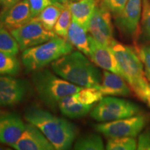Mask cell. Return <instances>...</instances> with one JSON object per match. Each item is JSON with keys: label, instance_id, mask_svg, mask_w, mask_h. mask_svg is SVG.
Instances as JSON below:
<instances>
[{"label": "cell", "instance_id": "obj_1", "mask_svg": "<svg viewBox=\"0 0 150 150\" xmlns=\"http://www.w3.org/2000/svg\"><path fill=\"white\" fill-rule=\"evenodd\" d=\"M24 117L27 122L36 127L56 150L70 149L76 139L78 131L73 124L52 115L39 106L28 107Z\"/></svg>", "mask_w": 150, "mask_h": 150}, {"label": "cell", "instance_id": "obj_2", "mask_svg": "<svg viewBox=\"0 0 150 150\" xmlns=\"http://www.w3.org/2000/svg\"><path fill=\"white\" fill-rule=\"evenodd\" d=\"M56 74L83 88H98L102 81L100 71L81 52H71L52 63Z\"/></svg>", "mask_w": 150, "mask_h": 150}, {"label": "cell", "instance_id": "obj_3", "mask_svg": "<svg viewBox=\"0 0 150 150\" xmlns=\"http://www.w3.org/2000/svg\"><path fill=\"white\" fill-rule=\"evenodd\" d=\"M110 47L121 68L124 79L137 97L142 101L149 83L138 52L131 47L122 44L115 40L112 42Z\"/></svg>", "mask_w": 150, "mask_h": 150}, {"label": "cell", "instance_id": "obj_4", "mask_svg": "<svg viewBox=\"0 0 150 150\" xmlns=\"http://www.w3.org/2000/svg\"><path fill=\"white\" fill-rule=\"evenodd\" d=\"M31 78L38 96L44 104L51 108L56 107L62 99L83 88L46 69L33 72Z\"/></svg>", "mask_w": 150, "mask_h": 150}, {"label": "cell", "instance_id": "obj_5", "mask_svg": "<svg viewBox=\"0 0 150 150\" xmlns=\"http://www.w3.org/2000/svg\"><path fill=\"white\" fill-rule=\"evenodd\" d=\"M72 50L73 46L66 39L56 36L24 50L21 57L22 63L27 72H33L42 70Z\"/></svg>", "mask_w": 150, "mask_h": 150}, {"label": "cell", "instance_id": "obj_6", "mask_svg": "<svg viewBox=\"0 0 150 150\" xmlns=\"http://www.w3.org/2000/svg\"><path fill=\"white\" fill-rule=\"evenodd\" d=\"M139 112V106L134 102L117 97H106L93 108L91 117L99 122H104L132 117Z\"/></svg>", "mask_w": 150, "mask_h": 150}, {"label": "cell", "instance_id": "obj_7", "mask_svg": "<svg viewBox=\"0 0 150 150\" xmlns=\"http://www.w3.org/2000/svg\"><path fill=\"white\" fill-rule=\"evenodd\" d=\"M147 119L143 115H136L117 120L104 122L95 125V129L106 138L136 137L145 128Z\"/></svg>", "mask_w": 150, "mask_h": 150}, {"label": "cell", "instance_id": "obj_8", "mask_svg": "<svg viewBox=\"0 0 150 150\" xmlns=\"http://www.w3.org/2000/svg\"><path fill=\"white\" fill-rule=\"evenodd\" d=\"M10 32L22 52L58 36L54 31L47 30L36 18H32L27 23L11 30Z\"/></svg>", "mask_w": 150, "mask_h": 150}, {"label": "cell", "instance_id": "obj_9", "mask_svg": "<svg viewBox=\"0 0 150 150\" xmlns=\"http://www.w3.org/2000/svg\"><path fill=\"white\" fill-rule=\"evenodd\" d=\"M88 31L97 42L110 47L115 40L111 13L102 6H96L90 21Z\"/></svg>", "mask_w": 150, "mask_h": 150}, {"label": "cell", "instance_id": "obj_10", "mask_svg": "<svg viewBox=\"0 0 150 150\" xmlns=\"http://www.w3.org/2000/svg\"><path fill=\"white\" fill-rule=\"evenodd\" d=\"M27 93V83L12 75H0V106H13L21 103Z\"/></svg>", "mask_w": 150, "mask_h": 150}, {"label": "cell", "instance_id": "obj_11", "mask_svg": "<svg viewBox=\"0 0 150 150\" xmlns=\"http://www.w3.org/2000/svg\"><path fill=\"white\" fill-rule=\"evenodd\" d=\"M88 40L90 45L88 56L91 61L101 68L120 75L124 78L121 68L110 47L97 42L91 35H88Z\"/></svg>", "mask_w": 150, "mask_h": 150}, {"label": "cell", "instance_id": "obj_12", "mask_svg": "<svg viewBox=\"0 0 150 150\" xmlns=\"http://www.w3.org/2000/svg\"><path fill=\"white\" fill-rule=\"evenodd\" d=\"M16 150H54L55 148L41 131L32 124L25 125L22 136L11 146Z\"/></svg>", "mask_w": 150, "mask_h": 150}, {"label": "cell", "instance_id": "obj_13", "mask_svg": "<svg viewBox=\"0 0 150 150\" xmlns=\"http://www.w3.org/2000/svg\"><path fill=\"white\" fill-rule=\"evenodd\" d=\"M142 0H128L122 13L116 17L117 27L125 35L136 37L141 16Z\"/></svg>", "mask_w": 150, "mask_h": 150}, {"label": "cell", "instance_id": "obj_14", "mask_svg": "<svg viewBox=\"0 0 150 150\" xmlns=\"http://www.w3.org/2000/svg\"><path fill=\"white\" fill-rule=\"evenodd\" d=\"M32 18L29 1L21 0L8 10L1 13L0 27L11 31L22 27Z\"/></svg>", "mask_w": 150, "mask_h": 150}, {"label": "cell", "instance_id": "obj_15", "mask_svg": "<svg viewBox=\"0 0 150 150\" xmlns=\"http://www.w3.org/2000/svg\"><path fill=\"white\" fill-rule=\"evenodd\" d=\"M24 129L25 124L20 116L6 112L0 117V143L13 145L22 136Z\"/></svg>", "mask_w": 150, "mask_h": 150}, {"label": "cell", "instance_id": "obj_16", "mask_svg": "<svg viewBox=\"0 0 150 150\" xmlns=\"http://www.w3.org/2000/svg\"><path fill=\"white\" fill-rule=\"evenodd\" d=\"M98 89L103 95L129 96L131 94L130 86L120 75L108 71H104L101 85Z\"/></svg>", "mask_w": 150, "mask_h": 150}, {"label": "cell", "instance_id": "obj_17", "mask_svg": "<svg viewBox=\"0 0 150 150\" xmlns=\"http://www.w3.org/2000/svg\"><path fill=\"white\" fill-rule=\"evenodd\" d=\"M72 13V20L88 31L91 19L97 6L95 0H78L65 3Z\"/></svg>", "mask_w": 150, "mask_h": 150}, {"label": "cell", "instance_id": "obj_18", "mask_svg": "<svg viewBox=\"0 0 150 150\" xmlns=\"http://www.w3.org/2000/svg\"><path fill=\"white\" fill-rule=\"evenodd\" d=\"M87 32L88 31L83 27L72 20L68 29L67 40L79 51L86 56H88L90 45Z\"/></svg>", "mask_w": 150, "mask_h": 150}, {"label": "cell", "instance_id": "obj_19", "mask_svg": "<svg viewBox=\"0 0 150 150\" xmlns=\"http://www.w3.org/2000/svg\"><path fill=\"white\" fill-rule=\"evenodd\" d=\"M58 106L61 113L71 119L84 117L93 108V105H85L78 102L73 94L62 99Z\"/></svg>", "mask_w": 150, "mask_h": 150}, {"label": "cell", "instance_id": "obj_20", "mask_svg": "<svg viewBox=\"0 0 150 150\" xmlns=\"http://www.w3.org/2000/svg\"><path fill=\"white\" fill-rule=\"evenodd\" d=\"M64 4L55 2L49 5L41 11L40 13L35 17L40 21L43 27L48 31H52L59 19Z\"/></svg>", "mask_w": 150, "mask_h": 150}, {"label": "cell", "instance_id": "obj_21", "mask_svg": "<svg viewBox=\"0 0 150 150\" xmlns=\"http://www.w3.org/2000/svg\"><path fill=\"white\" fill-rule=\"evenodd\" d=\"M74 149L76 150H103L104 145L99 135L95 134H86L81 136L75 142Z\"/></svg>", "mask_w": 150, "mask_h": 150}, {"label": "cell", "instance_id": "obj_22", "mask_svg": "<svg viewBox=\"0 0 150 150\" xmlns=\"http://www.w3.org/2000/svg\"><path fill=\"white\" fill-rule=\"evenodd\" d=\"M20 71V63L15 55L0 52V75H16Z\"/></svg>", "mask_w": 150, "mask_h": 150}, {"label": "cell", "instance_id": "obj_23", "mask_svg": "<svg viewBox=\"0 0 150 150\" xmlns=\"http://www.w3.org/2000/svg\"><path fill=\"white\" fill-rule=\"evenodd\" d=\"M73 96L78 102L85 105H93L103 98V94L96 88H83Z\"/></svg>", "mask_w": 150, "mask_h": 150}, {"label": "cell", "instance_id": "obj_24", "mask_svg": "<svg viewBox=\"0 0 150 150\" xmlns=\"http://www.w3.org/2000/svg\"><path fill=\"white\" fill-rule=\"evenodd\" d=\"M64 4V7L54 26L53 31L58 36L67 40V33H68V29L72 22V18L70 9L65 4Z\"/></svg>", "mask_w": 150, "mask_h": 150}, {"label": "cell", "instance_id": "obj_25", "mask_svg": "<svg viewBox=\"0 0 150 150\" xmlns=\"http://www.w3.org/2000/svg\"><path fill=\"white\" fill-rule=\"evenodd\" d=\"M20 47L15 38L6 28L0 27V52L16 56Z\"/></svg>", "mask_w": 150, "mask_h": 150}, {"label": "cell", "instance_id": "obj_26", "mask_svg": "<svg viewBox=\"0 0 150 150\" xmlns=\"http://www.w3.org/2000/svg\"><path fill=\"white\" fill-rule=\"evenodd\" d=\"M138 142L134 137H119L108 140L106 149L108 150H135Z\"/></svg>", "mask_w": 150, "mask_h": 150}, {"label": "cell", "instance_id": "obj_27", "mask_svg": "<svg viewBox=\"0 0 150 150\" xmlns=\"http://www.w3.org/2000/svg\"><path fill=\"white\" fill-rule=\"evenodd\" d=\"M127 1L128 0H102L101 6L107 9L116 18L122 13Z\"/></svg>", "mask_w": 150, "mask_h": 150}, {"label": "cell", "instance_id": "obj_28", "mask_svg": "<svg viewBox=\"0 0 150 150\" xmlns=\"http://www.w3.org/2000/svg\"><path fill=\"white\" fill-rule=\"evenodd\" d=\"M144 66L146 78L150 81V45H142L137 51Z\"/></svg>", "mask_w": 150, "mask_h": 150}, {"label": "cell", "instance_id": "obj_29", "mask_svg": "<svg viewBox=\"0 0 150 150\" xmlns=\"http://www.w3.org/2000/svg\"><path fill=\"white\" fill-rule=\"evenodd\" d=\"M31 7L32 18L37 17L43 9L49 5L55 3L53 0H28Z\"/></svg>", "mask_w": 150, "mask_h": 150}, {"label": "cell", "instance_id": "obj_30", "mask_svg": "<svg viewBox=\"0 0 150 150\" xmlns=\"http://www.w3.org/2000/svg\"><path fill=\"white\" fill-rule=\"evenodd\" d=\"M142 25L145 32L150 39V1L143 0V11H142Z\"/></svg>", "mask_w": 150, "mask_h": 150}, {"label": "cell", "instance_id": "obj_31", "mask_svg": "<svg viewBox=\"0 0 150 150\" xmlns=\"http://www.w3.org/2000/svg\"><path fill=\"white\" fill-rule=\"evenodd\" d=\"M137 149L150 150V130H146L139 134Z\"/></svg>", "mask_w": 150, "mask_h": 150}, {"label": "cell", "instance_id": "obj_32", "mask_svg": "<svg viewBox=\"0 0 150 150\" xmlns=\"http://www.w3.org/2000/svg\"><path fill=\"white\" fill-rule=\"evenodd\" d=\"M21 0H1V5H2V12H4L19 2Z\"/></svg>", "mask_w": 150, "mask_h": 150}, {"label": "cell", "instance_id": "obj_33", "mask_svg": "<svg viewBox=\"0 0 150 150\" xmlns=\"http://www.w3.org/2000/svg\"><path fill=\"white\" fill-rule=\"evenodd\" d=\"M143 102L147 103V104L150 106V83H149L148 86L146 88L145 93H144V97H143Z\"/></svg>", "mask_w": 150, "mask_h": 150}, {"label": "cell", "instance_id": "obj_34", "mask_svg": "<svg viewBox=\"0 0 150 150\" xmlns=\"http://www.w3.org/2000/svg\"><path fill=\"white\" fill-rule=\"evenodd\" d=\"M54 2H59L61 4H65L67 2H69V1H74V0H53Z\"/></svg>", "mask_w": 150, "mask_h": 150}, {"label": "cell", "instance_id": "obj_35", "mask_svg": "<svg viewBox=\"0 0 150 150\" xmlns=\"http://www.w3.org/2000/svg\"><path fill=\"white\" fill-rule=\"evenodd\" d=\"M5 113H6V112L3 111V110H0V117H1V115H3L4 114H5Z\"/></svg>", "mask_w": 150, "mask_h": 150}, {"label": "cell", "instance_id": "obj_36", "mask_svg": "<svg viewBox=\"0 0 150 150\" xmlns=\"http://www.w3.org/2000/svg\"><path fill=\"white\" fill-rule=\"evenodd\" d=\"M1 149H4V147L2 145H0V150H1Z\"/></svg>", "mask_w": 150, "mask_h": 150}, {"label": "cell", "instance_id": "obj_37", "mask_svg": "<svg viewBox=\"0 0 150 150\" xmlns=\"http://www.w3.org/2000/svg\"><path fill=\"white\" fill-rule=\"evenodd\" d=\"M95 1H96V2L97 3V2H99V1H100V0H95Z\"/></svg>", "mask_w": 150, "mask_h": 150}, {"label": "cell", "instance_id": "obj_38", "mask_svg": "<svg viewBox=\"0 0 150 150\" xmlns=\"http://www.w3.org/2000/svg\"><path fill=\"white\" fill-rule=\"evenodd\" d=\"M1 0H0V6H1Z\"/></svg>", "mask_w": 150, "mask_h": 150}]
</instances>
